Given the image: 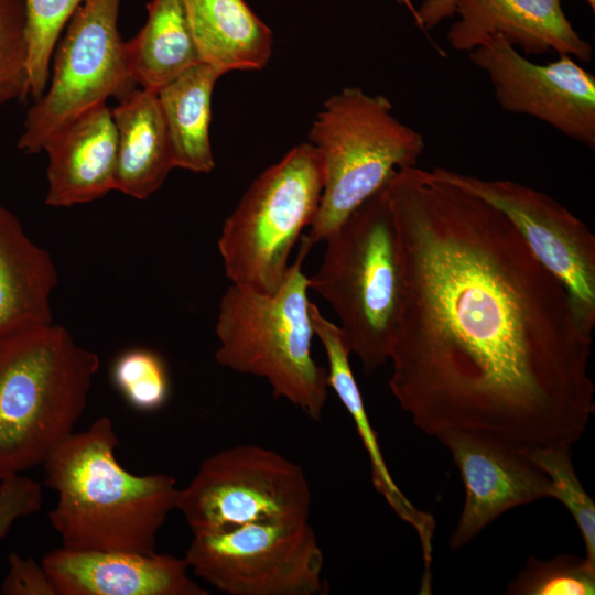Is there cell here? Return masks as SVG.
<instances>
[{
    "mask_svg": "<svg viewBox=\"0 0 595 595\" xmlns=\"http://www.w3.org/2000/svg\"><path fill=\"white\" fill-rule=\"evenodd\" d=\"M402 269L390 390L429 435L573 444L595 412L593 328L494 205L435 170L386 185Z\"/></svg>",
    "mask_w": 595,
    "mask_h": 595,
    "instance_id": "cell-1",
    "label": "cell"
},
{
    "mask_svg": "<svg viewBox=\"0 0 595 595\" xmlns=\"http://www.w3.org/2000/svg\"><path fill=\"white\" fill-rule=\"evenodd\" d=\"M118 445L112 420L101 416L72 433L44 462V485L57 494L47 517L62 547L156 552L180 488L167 474L126 470L116 457Z\"/></svg>",
    "mask_w": 595,
    "mask_h": 595,
    "instance_id": "cell-2",
    "label": "cell"
},
{
    "mask_svg": "<svg viewBox=\"0 0 595 595\" xmlns=\"http://www.w3.org/2000/svg\"><path fill=\"white\" fill-rule=\"evenodd\" d=\"M99 366L54 323L0 338V479L43 465L74 433Z\"/></svg>",
    "mask_w": 595,
    "mask_h": 595,
    "instance_id": "cell-3",
    "label": "cell"
},
{
    "mask_svg": "<svg viewBox=\"0 0 595 595\" xmlns=\"http://www.w3.org/2000/svg\"><path fill=\"white\" fill-rule=\"evenodd\" d=\"M298 257L272 294L230 284L223 294L215 333L219 365L264 379L273 396L320 421L328 397L327 371L312 356L309 278L302 267L313 245L301 239Z\"/></svg>",
    "mask_w": 595,
    "mask_h": 595,
    "instance_id": "cell-4",
    "label": "cell"
},
{
    "mask_svg": "<svg viewBox=\"0 0 595 595\" xmlns=\"http://www.w3.org/2000/svg\"><path fill=\"white\" fill-rule=\"evenodd\" d=\"M386 185L324 239L322 262L309 278L310 289L336 313L350 353L367 374L389 360L402 298L398 234Z\"/></svg>",
    "mask_w": 595,
    "mask_h": 595,
    "instance_id": "cell-5",
    "label": "cell"
},
{
    "mask_svg": "<svg viewBox=\"0 0 595 595\" xmlns=\"http://www.w3.org/2000/svg\"><path fill=\"white\" fill-rule=\"evenodd\" d=\"M324 170L318 212L306 235L314 246L399 170L416 166L424 137L392 113L382 95L346 87L331 96L309 133Z\"/></svg>",
    "mask_w": 595,
    "mask_h": 595,
    "instance_id": "cell-6",
    "label": "cell"
},
{
    "mask_svg": "<svg viewBox=\"0 0 595 595\" xmlns=\"http://www.w3.org/2000/svg\"><path fill=\"white\" fill-rule=\"evenodd\" d=\"M324 170L311 143L291 149L248 187L224 223L218 249L231 284L274 293L289 258L321 204Z\"/></svg>",
    "mask_w": 595,
    "mask_h": 595,
    "instance_id": "cell-7",
    "label": "cell"
},
{
    "mask_svg": "<svg viewBox=\"0 0 595 595\" xmlns=\"http://www.w3.org/2000/svg\"><path fill=\"white\" fill-rule=\"evenodd\" d=\"M311 504L310 483L300 465L270 448L241 444L205 458L180 488L176 509L197 534L309 519Z\"/></svg>",
    "mask_w": 595,
    "mask_h": 595,
    "instance_id": "cell-8",
    "label": "cell"
},
{
    "mask_svg": "<svg viewBox=\"0 0 595 595\" xmlns=\"http://www.w3.org/2000/svg\"><path fill=\"white\" fill-rule=\"evenodd\" d=\"M120 1L89 0L71 18L55 46L47 87L26 112L18 140L21 151H43L61 127L109 97L120 99L134 89L118 29Z\"/></svg>",
    "mask_w": 595,
    "mask_h": 595,
    "instance_id": "cell-9",
    "label": "cell"
},
{
    "mask_svg": "<svg viewBox=\"0 0 595 595\" xmlns=\"http://www.w3.org/2000/svg\"><path fill=\"white\" fill-rule=\"evenodd\" d=\"M190 571L228 595L325 593L324 554L309 519L257 522L193 534Z\"/></svg>",
    "mask_w": 595,
    "mask_h": 595,
    "instance_id": "cell-10",
    "label": "cell"
},
{
    "mask_svg": "<svg viewBox=\"0 0 595 595\" xmlns=\"http://www.w3.org/2000/svg\"><path fill=\"white\" fill-rule=\"evenodd\" d=\"M434 170L497 207L537 260L566 288L582 318L594 329L595 236L589 227L548 194L521 183Z\"/></svg>",
    "mask_w": 595,
    "mask_h": 595,
    "instance_id": "cell-11",
    "label": "cell"
},
{
    "mask_svg": "<svg viewBox=\"0 0 595 595\" xmlns=\"http://www.w3.org/2000/svg\"><path fill=\"white\" fill-rule=\"evenodd\" d=\"M484 71L497 104L538 119L587 148L595 147V77L569 55L547 64L524 57L501 34L468 52Z\"/></svg>",
    "mask_w": 595,
    "mask_h": 595,
    "instance_id": "cell-12",
    "label": "cell"
},
{
    "mask_svg": "<svg viewBox=\"0 0 595 595\" xmlns=\"http://www.w3.org/2000/svg\"><path fill=\"white\" fill-rule=\"evenodd\" d=\"M435 437L452 454L465 488L462 513L450 538L451 549L467 544L508 510L551 498V482L526 447L473 430H447Z\"/></svg>",
    "mask_w": 595,
    "mask_h": 595,
    "instance_id": "cell-13",
    "label": "cell"
},
{
    "mask_svg": "<svg viewBox=\"0 0 595 595\" xmlns=\"http://www.w3.org/2000/svg\"><path fill=\"white\" fill-rule=\"evenodd\" d=\"M42 565L57 595H208L185 559L160 553L75 550L47 553Z\"/></svg>",
    "mask_w": 595,
    "mask_h": 595,
    "instance_id": "cell-14",
    "label": "cell"
},
{
    "mask_svg": "<svg viewBox=\"0 0 595 595\" xmlns=\"http://www.w3.org/2000/svg\"><path fill=\"white\" fill-rule=\"evenodd\" d=\"M454 14L458 20L447 41L458 52L501 34L526 55L554 52L581 62L593 57L592 45L573 28L561 0H454Z\"/></svg>",
    "mask_w": 595,
    "mask_h": 595,
    "instance_id": "cell-15",
    "label": "cell"
},
{
    "mask_svg": "<svg viewBox=\"0 0 595 595\" xmlns=\"http://www.w3.org/2000/svg\"><path fill=\"white\" fill-rule=\"evenodd\" d=\"M45 204L71 207L115 191L117 136L106 102L80 113L46 140Z\"/></svg>",
    "mask_w": 595,
    "mask_h": 595,
    "instance_id": "cell-16",
    "label": "cell"
},
{
    "mask_svg": "<svg viewBox=\"0 0 595 595\" xmlns=\"http://www.w3.org/2000/svg\"><path fill=\"white\" fill-rule=\"evenodd\" d=\"M57 283L51 255L0 202V338L53 323L51 296Z\"/></svg>",
    "mask_w": 595,
    "mask_h": 595,
    "instance_id": "cell-17",
    "label": "cell"
},
{
    "mask_svg": "<svg viewBox=\"0 0 595 595\" xmlns=\"http://www.w3.org/2000/svg\"><path fill=\"white\" fill-rule=\"evenodd\" d=\"M310 315L314 335L320 339L327 358L328 387L336 393L356 426L368 454L372 484L393 511L415 529L423 548L425 563H428L432 551L433 517L420 511L404 496L388 469L377 432L369 421L359 387L353 374L349 363L351 353L343 329L339 325L322 315L314 303L310 305Z\"/></svg>",
    "mask_w": 595,
    "mask_h": 595,
    "instance_id": "cell-18",
    "label": "cell"
},
{
    "mask_svg": "<svg viewBox=\"0 0 595 595\" xmlns=\"http://www.w3.org/2000/svg\"><path fill=\"white\" fill-rule=\"evenodd\" d=\"M117 136L115 191L144 201L175 169L155 91L134 88L111 109Z\"/></svg>",
    "mask_w": 595,
    "mask_h": 595,
    "instance_id": "cell-19",
    "label": "cell"
},
{
    "mask_svg": "<svg viewBox=\"0 0 595 595\" xmlns=\"http://www.w3.org/2000/svg\"><path fill=\"white\" fill-rule=\"evenodd\" d=\"M202 63L223 75L263 68L272 54V31L245 0H184Z\"/></svg>",
    "mask_w": 595,
    "mask_h": 595,
    "instance_id": "cell-20",
    "label": "cell"
},
{
    "mask_svg": "<svg viewBox=\"0 0 595 595\" xmlns=\"http://www.w3.org/2000/svg\"><path fill=\"white\" fill-rule=\"evenodd\" d=\"M220 76L218 69L198 63L156 91L175 167L194 173L215 167L209 127L213 90Z\"/></svg>",
    "mask_w": 595,
    "mask_h": 595,
    "instance_id": "cell-21",
    "label": "cell"
},
{
    "mask_svg": "<svg viewBox=\"0 0 595 595\" xmlns=\"http://www.w3.org/2000/svg\"><path fill=\"white\" fill-rule=\"evenodd\" d=\"M147 10L144 25L126 42V54L133 82L156 93L202 61L184 0H151Z\"/></svg>",
    "mask_w": 595,
    "mask_h": 595,
    "instance_id": "cell-22",
    "label": "cell"
},
{
    "mask_svg": "<svg viewBox=\"0 0 595 595\" xmlns=\"http://www.w3.org/2000/svg\"><path fill=\"white\" fill-rule=\"evenodd\" d=\"M572 445L548 444L526 448L528 456L549 477L551 498L571 513L585 547V559L595 565V502L583 487L573 465Z\"/></svg>",
    "mask_w": 595,
    "mask_h": 595,
    "instance_id": "cell-23",
    "label": "cell"
},
{
    "mask_svg": "<svg viewBox=\"0 0 595 595\" xmlns=\"http://www.w3.org/2000/svg\"><path fill=\"white\" fill-rule=\"evenodd\" d=\"M89 0H24L29 95L41 97L48 84L55 46L75 11Z\"/></svg>",
    "mask_w": 595,
    "mask_h": 595,
    "instance_id": "cell-24",
    "label": "cell"
},
{
    "mask_svg": "<svg viewBox=\"0 0 595 595\" xmlns=\"http://www.w3.org/2000/svg\"><path fill=\"white\" fill-rule=\"evenodd\" d=\"M509 595H593L595 565L586 559L560 554L549 560L529 556L523 570L507 585Z\"/></svg>",
    "mask_w": 595,
    "mask_h": 595,
    "instance_id": "cell-25",
    "label": "cell"
},
{
    "mask_svg": "<svg viewBox=\"0 0 595 595\" xmlns=\"http://www.w3.org/2000/svg\"><path fill=\"white\" fill-rule=\"evenodd\" d=\"M111 378L125 400L136 410L152 412L170 397V378L163 359L153 350L129 349L111 368Z\"/></svg>",
    "mask_w": 595,
    "mask_h": 595,
    "instance_id": "cell-26",
    "label": "cell"
},
{
    "mask_svg": "<svg viewBox=\"0 0 595 595\" xmlns=\"http://www.w3.org/2000/svg\"><path fill=\"white\" fill-rule=\"evenodd\" d=\"M28 96L24 0H0V108Z\"/></svg>",
    "mask_w": 595,
    "mask_h": 595,
    "instance_id": "cell-27",
    "label": "cell"
},
{
    "mask_svg": "<svg viewBox=\"0 0 595 595\" xmlns=\"http://www.w3.org/2000/svg\"><path fill=\"white\" fill-rule=\"evenodd\" d=\"M42 485L36 480L15 474L0 479V543L13 523L42 509Z\"/></svg>",
    "mask_w": 595,
    "mask_h": 595,
    "instance_id": "cell-28",
    "label": "cell"
},
{
    "mask_svg": "<svg viewBox=\"0 0 595 595\" xmlns=\"http://www.w3.org/2000/svg\"><path fill=\"white\" fill-rule=\"evenodd\" d=\"M9 570L1 584L4 595H57L55 587L42 563L33 558L11 553Z\"/></svg>",
    "mask_w": 595,
    "mask_h": 595,
    "instance_id": "cell-29",
    "label": "cell"
},
{
    "mask_svg": "<svg viewBox=\"0 0 595 595\" xmlns=\"http://www.w3.org/2000/svg\"><path fill=\"white\" fill-rule=\"evenodd\" d=\"M412 12L415 23L423 30L437 25L454 15V0H399Z\"/></svg>",
    "mask_w": 595,
    "mask_h": 595,
    "instance_id": "cell-30",
    "label": "cell"
},
{
    "mask_svg": "<svg viewBox=\"0 0 595 595\" xmlns=\"http://www.w3.org/2000/svg\"><path fill=\"white\" fill-rule=\"evenodd\" d=\"M585 2L589 6L592 11H595V0H585Z\"/></svg>",
    "mask_w": 595,
    "mask_h": 595,
    "instance_id": "cell-31",
    "label": "cell"
}]
</instances>
